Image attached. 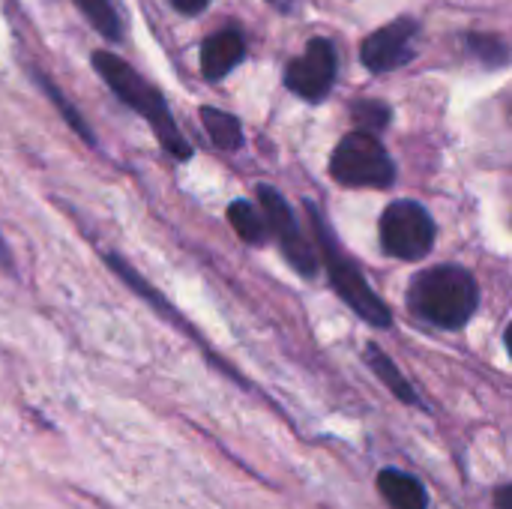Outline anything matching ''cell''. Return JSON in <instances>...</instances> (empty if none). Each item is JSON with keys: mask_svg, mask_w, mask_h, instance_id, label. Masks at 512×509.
Instances as JSON below:
<instances>
[{"mask_svg": "<svg viewBox=\"0 0 512 509\" xmlns=\"http://www.w3.org/2000/svg\"><path fill=\"white\" fill-rule=\"evenodd\" d=\"M363 357H366V363H369V369L387 384V390L399 399V402H405V405H417V393L411 390V384L405 381V375L396 369V363L378 348V345H369L366 351H363Z\"/></svg>", "mask_w": 512, "mask_h": 509, "instance_id": "cell-11", "label": "cell"}, {"mask_svg": "<svg viewBox=\"0 0 512 509\" xmlns=\"http://www.w3.org/2000/svg\"><path fill=\"white\" fill-rule=\"evenodd\" d=\"M438 237L435 219L417 201H393L381 216L384 252L399 261H420L432 252Z\"/></svg>", "mask_w": 512, "mask_h": 509, "instance_id": "cell-5", "label": "cell"}, {"mask_svg": "<svg viewBox=\"0 0 512 509\" xmlns=\"http://www.w3.org/2000/svg\"><path fill=\"white\" fill-rule=\"evenodd\" d=\"M228 222L231 228L252 246H261L270 240V231H267V219L258 207H252L249 201H231L228 207Z\"/></svg>", "mask_w": 512, "mask_h": 509, "instance_id": "cell-12", "label": "cell"}, {"mask_svg": "<svg viewBox=\"0 0 512 509\" xmlns=\"http://www.w3.org/2000/svg\"><path fill=\"white\" fill-rule=\"evenodd\" d=\"M378 492L387 501L390 509H426L429 507V492L426 486L396 468H384L378 474Z\"/></svg>", "mask_w": 512, "mask_h": 509, "instance_id": "cell-10", "label": "cell"}, {"mask_svg": "<svg viewBox=\"0 0 512 509\" xmlns=\"http://www.w3.org/2000/svg\"><path fill=\"white\" fill-rule=\"evenodd\" d=\"M93 66H96V72L105 78V84H108L129 108H135V111L153 126L159 144H162L171 156H177V159H189V156H192L189 141H186L183 132L177 129V123H174V117H171L165 99H162V93H159L153 84H147L129 63H123V60H120L117 54H111V51H96V54H93Z\"/></svg>", "mask_w": 512, "mask_h": 509, "instance_id": "cell-2", "label": "cell"}, {"mask_svg": "<svg viewBox=\"0 0 512 509\" xmlns=\"http://www.w3.org/2000/svg\"><path fill=\"white\" fill-rule=\"evenodd\" d=\"M306 210H309L312 228H315V234H318L321 258H324V267H327V273H330V282H333L336 294H339V297H342L366 324L387 330V327L393 324V315H390V309L384 306V300L369 288V282L363 279V273L357 270V264L336 246V237L330 234V228H327L324 216L318 213V207H315V204H306Z\"/></svg>", "mask_w": 512, "mask_h": 509, "instance_id": "cell-3", "label": "cell"}, {"mask_svg": "<svg viewBox=\"0 0 512 509\" xmlns=\"http://www.w3.org/2000/svg\"><path fill=\"white\" fill-rule=\"evenodd\" d=\"M330 174L336 183L351 189H387L396 180V165L375 135L351 132L336 144Z\"/></svg>", "mask_w": 512, "mask_h": 509, "instance_id": "cell-4", "label": "cell"}, {"mask_svg": "<svg viewBox=\"0 0 512 509\" xmlns=\"http://www.w3.org/2000/svg\"><path fill=\"white\" fill-rule=\"evenodd\" d=\"M246 54V39L240 30L228 27V30H219L213 33L204 45H201V72L204 78L210 81H219L225 78Z\"/></svg>", "mask_w": 512, "mask_h": 509, "instance_id": "cell-9", "label": "cell"}, {"mask_svg": "<svg viewBox=\"0 0 512 509\" xmlns=\"http://www.w3.org/2000/svg\"><path fill=\"white\" fill-rule=\"evenodd\" d=\"M480 306V288L471 270L444 264L417 273L408 291V309L441 330H462Z\"/></svg>", "mask_w": 512, "mask_h": 509, "instance_id": "cell-1", "label": "cell"}, {"mask_svg": "<svg viewBox=\"0 0 512 509\" xmlns=\"http://www.w3.org/2000/svg\"><path fill=\"white\" fill-rule=\"evenodd\" d=\"M336 81V48L327 39H312L285 69V84L306 102H321Z\"/></svg>", "mask_w": 512, "mask_h": 509, "instance_id": "cell-7", "label": "cell"}, {"mask_svg": "<svg viewBox=\"0 0 512 509\" xmlns=\"http://www.w3.org/2000/svg\"><path fill=\"white\" fill-rule=\"evenodd\" d=\"M258 201H261V213L267 219V231H270V237L279 240V246H282L285 258L291 261V267L297 273H303V276H315V267H318L315 249L303 237V231H300L288 201L273 186H267V183L258 186Z\"/></svg>", "mask_w": 512, "mask_h": 509, "instance_id": "cell-6", "label": "cell"}, {"mask_svg": "<svg viewBox=\"0 0 512 509\" xmlns=\"http://www.w3.org/2000/svg\"><path fill=\"white\" fill-rule=\"evenodd\" d=\"M267 3H273V6H276V9H282V12H294L300 0H267Z\"/></svg>", "mask_w": 512, "mask_h": 509, "instance_id": "cell-19", "label": "cell"}, {"mask_svg": "<svg viewBox=\"0 0 512 509\" xmlns=\"http://www.w3.org/2000/svg\"><path fill=\"white\" fill-rule=\"evenodd\" d=\"M510 486H504V489H498V509H510Z\"/></svg>", "mask_w": 512, "mask_h": 509, "instance_id": "cell-20", "label": "cell"}, {"mask_svg": "<svg viewBox=\"0 0 512 509\" xmlns=\"http://www.w3.org/2000/svg\"><path fill=\"white\" fill-rule=\"evenodd\" d=\"M75 6L87 15V21L105 36V39H120L123 24L111 0H75Z\"/></svg>", "mask_w": 512, "mask_h": 509, "instance_id": "cell-14", "label": "cell"}, {"mask_svg": "<svg viewBox=\"0 0 512 509\" xmlns=\"http://www.w3.org/2000/svg\"><path fill=\"white\" fill-rule=\"evenodd\" d=\"M354 120L360 123V132L375 135V132H381V129L390 123V108H387L384 102L363 99V102L354 105Z\"/></svg>", "mask_w": 512, "mask_h": 509, "instance_id": "cell-15", "label": "cell"}, {"mask_svg": "<svg viewBox=\"0 0 512 509\" xmlns=\"http://www.w3.org/2000/svg\"><path fill=\"white\" fill-rule=\"evenodd\" d=\"M201 123H204V129H207V135H210V141H213L216 147H222V150H237V147L243 144V132H240L237 117H231V114H225V111H219V108L204 105V108H201Z\"/></svg>", "mask_w": 512, "mask_h": 509, "instance_id": "cell-13", "label": "cell"}, {"mask_svg": "<svg viewBox=\"0 0 512 509\" xmlns=\"http://www.w3.org/2000/svg\"><path fill=\"white\" fill-rule=\"evenodd\" d=\"M0 267L3 270H12V255H9V246L3 243V237H0Z\"/></svg>", "mask_w": 512, "mask_h": 509, "instance_id": "cell-18", "label": "cell"}, {"mask_svg": "<svg viewBox=\"0 0 512 509\" xmlns=\"http://www.w3.org/2000/svg\"><path fill=\"white\" fill-rule=\"evenodd\" d=\"M468 48L486 63V66H504L507 60V48L498 36H465Z\"/></svg>", "mask_w": 512, "mask_h": 509, "instance_id": "cell-16", "label": "cell"}, {"mask_svg": "<svg viewBox=\"0 0 512 509\" xmlns=\"http://www.w3.org/2000/svg\"><path fill=\"white\" fill-rule=\"evenodd\" d=\"M210 0H171V6L183 15H198L201 9H207Z\"/></svg>", "mask_w": 512, "mask_h": 509, "instance_id": "cell-17", "label": "cell"}, {"mask_svg": "<svg viewBox=\"0 0 512 509\" xmlns=\"http://www.w3.org/2000/svg\"><path fill=\"white\" fill-rule=\"evenodd\" d=\"M417 36H420V27L411 18H399V21L375 30L360 48L363 66L369 72H393V69L405 66L417 54Z\"/></svg>", "mask_w": 512, "mask_h": 509, "instance_id": "cell-8", "label": "cell"}]
</instances>
